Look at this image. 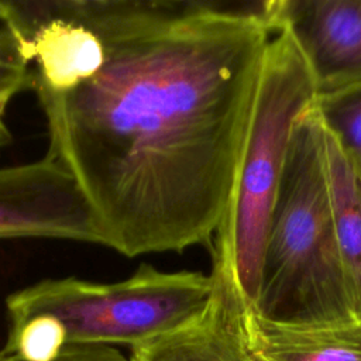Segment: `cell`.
I'll return each instance as SVG.
<instances>
[{"instance_id":"cell-1","label":"cell","mask_w":361,"mask_h":361,"mask_svg":"<svg viewBox=\"0 0 361 361\" xmlns=\"http://www.w3.org/2000/svg\"><path fill=\"white\" fill-rule=\"evenodd\" d=\"M30 65L47 157L126 257L210 244L227 210L267 47L262 3L0 0Z\"/></svg>"},{"instance_id":"cell-2","label":"cell","mask_w":361,"mask_h":361,"mask_svg":"<svg viewBox=\"0 0 361 361\" xmlns=\"http://www.w3.org/2000/svg\"><path fill=\"white\" fill-rule=\"evenodd\" d=\"M212 289L210 274L165 272L147 264L118 282L42 279L7 296L3 351L54 361L68 347L134 348L192 320L206 307Z\"/></svg>"},{"instance_id":"cell-3","label":"cell","mask_w":361,"mask_h":361,"mask_svg":"<svg viewBox=\"0 0 361 361\" xmlns=\"http://www.w3.org/2000/svg\"><path fill=\"white\" fill-rule=\"evenodd\" d=\"M254 310L292 324L358 322L336 241L314 103L296 121L271 213Z\"/></svg>"},{"instance_id":"cell-4","label":"cell","mask_w":361,"mask_h":361,"mask_svg":"<svg viewBox=\"0 0 361 361\" xmlns=\"http://www.w3.org/2000/svg\"><path fill=\"white\" fill-rule=\"evenodd\" d=\"M314 100L313 79L295 41L286 31L274 32L231 197L212 245V271L231 281L251 306L292 133Z\"/></svg>"},{"instance_id":"cell-5","label":"cell","mask_w":361,"mask_h":361,"mask_svg":"<svg viewBox=\"0 0 361 361\" xmlns=\"http://www.w3.org/2000/svg\"><path fill=\"white\" fill-rule=\"evenodd\" d=\"M21 237L107 247L97 214L76 179L47 155L0 168V240Z\"/></svg>"},{"instance_id":"cell-6","label":"cell","mask_w":361,"mask_h":361,"mask_svg":"<svg viewBox=\"0 0 361 361\" xmlns=\"http://www.w3.org/2000/svg\"><path fill=\"white\" fill-rule=\"evenodd\" d=\"M262 13L295 41L316 97L361 83V0H272Z\"/></svg>"},{"instance_id":"cell-7","label":"cell","mask_w":361,"mask_h":361,"mask_svg":"<svg viewBox=\"0 0 361 361\" xmlns=\"http://www.w3.org/2000/svg\"><path fill=\"white\" fill-rule=\"evenodd\" d=\"M235 333L244 361H361V322L279 323L241 298Z\"/></svg>"},{"instance_id":"cell-8","label":"cell","mask_w":361,"mask_h":361,"mask_svg":"<svg viewBox=\"0 0 361 361\" xmlns=\"http://www.w3.org/2000/svg\"><path fill=\"white\" fill-rule=\"evenodd\" d=\"M206 307L183 326L131 348L130 361H244L235 316L241 295L231 281L210 272Z\"/></svg>"},{"instance_id":"cell-9","label":"cell","mask_w":361,"mask_h":361,"mask_svg":"<svg viewBox=\"0 0 361 361\" xmlns=\"http://www.w3.org/2000/svg\"><path fill=\"white\" fill-rule=\"evenodd\" d=\"M324 158L336 241L351 307L361 322V172L326 130Z\"/></svg>"},{"instance_id":"cell-10","label":"cell","mask_w":361,"mask_h":361,"mask_svg":"<svg viewBox=\"0 0 361 361\" xmlns=\"http://www.w3.org/2000/svg\"><path fill=\"white\" fill-rule=\"evenodd\" d=\"M314 109L324 130L361 172V83L317 96Z\"/></svg>"},{"instance_id":"cell-11","label":"cell","mask_w":361,"mask_h":361,"mask_svg":"<svg viewBox=\"0 0 361 361\" xmlns=\"http://www.w3.org/2000/svg\"><path fill=\"white\" fill-rule=\"evenodd\" d=\"M31 89L30 65L16 37L0 25V110L21 90Z\"/></svg>"},{"instance_id":"cell-12","label":"cell","mask_w":361,"mask_h":361,"mask_svg":"<svg viewBox=\"0 0 361 361\" xmlns=\"http://www.w3.org/2000/svg\"><path fill=\"white\" fill-rule=\"evenodd\" d=\"M3 361H28L18 355H7ZM54 361H130L114 347H68Z\"/></svg>"},{"instance_id":"cell-13","label":"cell","mask_w":361,"mask_h":361,"mask_svg":"<svg viewBox=\"0 0 361 361\" xmlns=\"http://www.w3.org/2000/svg\"><path fill=\"white\" fill-rule=\"evenodd\" d=\"M10 141V131L4 121V111L0 110V149Z\"/></svg>"},{"instance_id":"cell-14","label":"cell","mask_w":361,"mask_h":361,"mask_svg":"<svg viewBox=\"0 0 361 361\" xmlns=\"http://www.w3.org/2000/svg\"><path fill=\"white\" fill-rule=\"evenodd\" d=\"M6 357H7V355L4 354V351H3V350H0V361H3Z\"/></svg>"}]
</instances>
